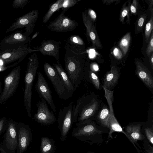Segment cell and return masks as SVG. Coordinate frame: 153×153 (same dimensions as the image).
<instances>
[{"instance_id": "obj_1", "label": "cell", "mask_w": 153, "mask_h": 153, "mask_svg": "<svg viewBox=\"0 0 153 153\" xmlns=\"http://www.w3.org/2000/svg\"><path fill=\"white\" fill-rule=\"evenodd\" d=\"M65 48L64 59L66 73L76 90L84 75L86 64L85 53L74 52L67 42Z\"/></svg>"}, {"instance_id": "obj_2", "label": "cell", "mask_w": 153, "mask_h": 153, "mask_svg": "<svg viewBox=\"0 0 153 153\" xmlns=\"http://www.w3.org/2000/svg\"><path fill=\"white\" fill-rule=\"evenodd\" d=\"M28 61L25 78V89L24 92V106L29 117L32 118L31 107L32 88L39 65L37 54L34 52L28 58Z\"/></svg>"}, {"instance_id": "obj_3", "label": "cell", "mask_w": 153, "mask_h": 153, "mask_svg": "<svg viewBox=\"0 0 153 153\" xmlns=\"http://www.w3.org/2000/svg\"><path fill=\"white\" fill-rule=\"evenodd\" d=\"M98 106V102L94 99L87 101V97L79 98L75 106L73 122L75 123L88 120L93 116Z\"/></svg>"}, {"instance_id": "obj_4", "label": "cell", "mask_w": 153, "mask_h": 153, "mask_svg": "<svg viewBox=\"0 0 153 153\" xmlns=\"http://www.w3.org/2000/svg\"><path fill=\"white\" fill-rule=\"evenodd\" d=\"M28 44L18 48L0 51V65L7 66L15 64L17 65L27 55L32 52H36Z\"/></svg>"}, {"instance_id": "obj_5", "label": "cell", "mask_w": 153, "mask_h": 153, "mask_svg": "<svg viewBox=\"0 0 153 153\" xmlns=\"http://www.w3.org/2000/svg\"><path fill=\"white\" fill-rule=\"evenodd\" d=\"M39 15L38 10H32L16 19V21L7 29L5 33L17 29L24 28V33L29 36L33 32Z\"/></svg>"}, {"instance_id": "obj_6", "label": "cell", "mask_w": 153, "mask_h": 153, "mask_svg": "<svg viewBox=\"0 0 153 153\" xmlns=\"http://www.w3.org/2000/svg\"><path fill=\"white\" fill-rule=\"evenodd\" d=\"M20 74V67L18 66L5 77L4 88L0 96V104L4 103L14 93L19 83Z\"/></svg>"}, {"instance_id": "obj_7", "label": "cell", "mask_w": 153, "mask_h": 153, "mask_svg": "<svg viewBox=\"0 0 153 153\" xmlns=\"http://www.w3.org/2000/svg\"><path fill=\"white\" fill-rule=\"evenodd\" d=\"M43 67L46 76L51 81L59 97L64 100L71 98L73 94L65 88L54 67L48 63L45 62L44 64Z\"/></svg>"}, {"instance_id": "obj_8", "label": "cell", "mask_w": 153, "mask_h": 153, "mask_svg": "<svg viewBox=\"0 0 153 153\" xmlns=\"http://www.w3.org/2000/svg\"><path fill=\"white\" fill-rule=\"evenodd\" d=\"M75 106L73 104V102H72L68 105L60 110L58 114V123L60 132V139L62 141L66 139L72 123L73 122Z\"/></svg>"}, {"instance_id": "obj_9", "label": "cell", "mask_w": 153, "mask_h": 153, "mask_svg": "<svg viewBox=\"0 0 153 153\" xmlns=\"http://www.w3.org/2000/svg\"><path fill=\"white\" fill-rule=\"evenodd\" d=\"M76 126L73 129L72 136L82 141L88 142L93 136L100 132L94 123L88 119L78 122Z\"/></svg>"}, {"instance_id": "obj_10", "label": "cell", "mask_w": 153, "mask_h": 153, "mask_svg": "<svg viewBox=\"0 0 153 153\" xmlns=\"http://www.w3.org/2000/svg\"><path fill=\"white\" fill-rule=\"evenodd\" d=\"M67 9H63L62 12L54 20L51 21L48 28L53 32H64L72 31L78 26V23L65 16Z\"/></svg>"}, {"instance_id": "obj_11", "label": "cell", "mask_w": 153, "mask_h": 153, "mask_svg": "<svg viewBox=\"0 0 153 153\" xmlns=\"http://www.w3.org/2000/svg\"><path fill=\"white\" fill-rule=\"evenodd\" d=\"M31 38L24 32L16 31L4 37L0 43V51L15 49L30 43Z\"/></svg>"}, {"instance_id": "obj_12", "label": "cell", "mask_w": 153, "mask_h": 153, "mask_svg": "<svg viewBox=\"0 0 153 153\" xmlns=\"http://www.w3.org/2000/svg\"><path fill=\"white\" fill-rule=\"evenodd\" d=\"M36 104L37 112L33 116L34 120L41 124L48 125L55 123L56 118L54 114L48 108L47 102L42 98Z\"/></svg>"}, {"instance_id": "obj_13", "label": "cell", "mask_w": 153, "mask_h": 153, "mask_svg": "<svg viewBox=\"0 0 153 153\" xmlns=\"http://www.w3.org/2000/svg\"><path fill=\"white\" fill-rule=\"evenodd\" d=\"M35 89L40 97L49 104L52 111L56 113V109L51 91L43 74L39 71L37 72V81Z\"/></svg>"}, {"instance_id": "obj_14", "label": "cell", "mask_w": 153, "mask_h": 153, "mask_svg": "<svg viewBox=\"0 0 153 153\" xmlns=\"http://www.w3.org/2000/svg\"><path fill=\"white\" fill-rule=\"evenodd\" d=\"M60 41H56L52 39L43 40L40 46L34 48L36 52L39 51L44 56H52L55 58L58 64L59 61V53L61 47Z\"/></svg>"}, {"instance_id": "obj_15", "label": "cell", "mask_w": 153, "mask_h": 153, "mask_svg": "<svg viewBox=\"0 0 153 153\" xmlns=\"http://www.w3.org/2000/svg\"><path fill=\"white\" fill-rule=\"evenodd\" d=\"M82 19L86 30L87 36L90 39L93 47L98 49L102 48L101 42L93 22L85 11L82 12Z\"/></svg>"}, {"instance_id": "obj_16", "label": "cell", "mask_w": 153, "mask_h": 153, "mask_svg": "<svg viewBox=\"0 0 153 153\" xmlns=\"http://www.w3.org/2000/svg\"><path fill=\"white\" fill-rule=\"evenodd\" d=\"M136 74L143 82L149 88L153 89V78L148 68L137 60H135Z\"/></svg>"}, {"instance_id": "obj_17", "label": "cell", "mask_w": 153, "mask_h": 153, "mask_svg": "<svg viewBox=\"0 0 153 153\" xmlns=\"http://www.w3.org/2000/svg\"><path fill=\"white\" fill-rule=\"evenodd\" d=\"M5 142L7 148L11 151H14L17 146L16 127L12 119L9 120L8 123Z\"/></svg>"}, {"instance_id": "obj_18", "label": "cell", "mask_w": 153, "mask_h": 153, "mask_svg": "<svg viewBox=\"0 0 153 153\" xmlns=\"http://www.w3.org/2000/svg\"><path fill=\"white\" fill-rule=\"evenodd\" d=\"M19 144L20 153H23L28 146L31 139L30 130L27 125H22L19 131Z\"/></svg>"}, {"instance_id": "obj_19", "label": "cell", "mask_w": 153, "mask_h": 153, "mask_svg": "<svg viewBox=\"0 0 153 153\" xmlns=\"http://www.w3.org/2000/svg\"><path fill=\"white\" fill-rule=\"evenodd\" d=\"M118 77L117 68L114 66L111 67L110 70L106 73L104 77L102 87L109 90L117 83Z\"/></svg>"}, {"instance_id": "obj_20", "label": "cell", "mask_w": 153, "mask_h": 153, "mask_svg": "<svg viewBox=\"0 0 153 153\" xmlns=\"http://www.w3.org/2000/svg\"><path fill=\"white\" fill-rule=\"evenodd\" d=\"M53 65L65 88L69 92L73 94L75 90L62 65L60 64H58L53 63Z\"/></svg>"}, {"instance_id": "obj_21", "label": "cell", "mask_w": 153, "mask_h": 153, "mask_svg": "<svg viewBox=\"0 0 153 153\" xmlns=\"http://www.w3.org/2000/svg\"><path fill=\"white\" fill-rule=\"evenodd\" d=\"M140 125H132L127 126L126 128L127 136L132 142L136 143L138 140L143 139L144 136L140 132Z\"/></svg>"}, {"instance_id": "obj_22", "label": "cell", "mask_w": 153, "mask_h": 153, "mask_svg": "<svg viewBox=\"0 0 153 153\" xmlns=\"http://www.w3.org/2000/svg\"><path fill=\"white\" fill-rule=\"evenodd\" d=\"M67 42L71 49L74 52L78 53L84 52L83 51L84 43L79 36H71L68 39Z\"/></svg>"}, {"instance_id": "obj_23", "label": "cell", "mask_w": 153, "mask_h": 153, "mask_svg": "<svg viewBox=\"0 0 153 153\" xmlns=\"http://www.w3.org/2000/svg\"><path fill=\"white\" fill-rule=\"evenodd\" d=\"M55 146L53 141L46 137L41 138L40 151L42 153H53Z\"/></svg>"}, {"instance_id": "obj_24", "label": "cell", "mask_w": 153, "mask_h": 153, "mask_svg": "<svg viewBox=\"0 0 153 153\" xmlns=\"http://www.w3.org/2000/svg\"><path fill=\"white\" fill-rule=\"evenodd\" d=\"M63 0H58L51 6L43 17V23H46L54 13L61 8V6Z\"/></svg>"}, {"instance_id": "obj_25", "label": "cell", "mask_w": 153, "mask_h": 153, "mask_svg": "<svg viewBox=\"0 0 153 153\" xmlns=\"http://www.w3.org/2000/svg\"><path fill=\"white\" fill-rule=\"evenodd\" d=\"M103 88L105 91V96L109 108L110 115L108 121L116 120V119L114 114L112 105L113 91H111L105 88Z\"/></svg>"}, {"instance_id": "obj_26", "label": "cell", "mask_w": 153, "mask_h": 153, "mask_svg": "<svg viewBox=\"0 0 153 153\" xmlns=\"http://www.w3.org/2000/svg\"><path fill=\"white\" fill-rule=\"evenodd\" d=\"M131 39L130 33L128 32L122 38L119 42V46L124 56H125L126 54L128 51Z\"/></svg>"}, {"instance_id": "obj_27", "label": "cell", "mask_w": 153, "mask_h": 153, "mask_svg": "<svg viewBox=\"0 0 153 153\" xmlns=\"http://www.w3.org/2000/svg\"><path fill=\"white\" fill-rule=\"evenodd\" d=\"M109 110L105 107L100 111L98 118L102 124L108 128V121L110 117Z\"/></svg>"}, {"instance_id": "obj_28", "label": "cell", "mask_w": 153, "mask_h": 153, "mask_svg": "<svg viewBox=\"0 0 153 153\" xmlns=\"http://www.w3.org/2000/svg\"><path fill=\"white\" fill-rule=\"evenodd\" d=\"M108 128L110 129L108 135L109 138L112 137V133L114 132H121L127 136L126 133L124 132L117 119L109 120L108 121Z\"/></svg>"}, {"instance_id": "obj_29", "label": "cell", "mask_w": 153, "mask_h": 153, "mask_svg": "<svg viewBox=\"0 0 153 153\" xmlns=\"http://www.w3.org/2000/svg\"><path fill=\"white\" fill-rule=\"evenodd\" d=\"M151 16L149 21L147 23L145 28V41L146 43H148L149 40L152 32L153 29V10L151 9Z\"/></svg>"}, {"instance_id": "obj_30", "label": "cell", "mask_w": 153, "mask_h": 153, "mask_svg": "<svg viewBox=\"0 0 153 153\" xmlns=\"http://www.w3.org/2000/svg\"><path fill=\"white\" fill-rule=\"evenodd\" d=\"M88 77L95 87L99 89L100 86V82L98 77L95 73L90 70L88 72Z\"/></svg>"}, {"instance_id": "obj_31", "label": "cell", "mask_w": 153, "mask_h": 153, "mask_svg": "<svg viewBox=\"0 0 153 153\" xmlns=\"http://www.w3.org/2000/svg\"><path fill=\"white\" fill-rule=\"evenodd\" d=\"M130 3L129 2L127 6L124 5L121 10L120 14V19L122 23L124 22L125 18L126 16H127L128 20V22L129 21V12L130 10Z\"/></svg>"}, {"instance_id": "obj_32", "label": "cell", "mask_w": 153, "mask_h": 153, "mask_svg": "<svg viewBox=\"0 0 153 153\" xmlns=\"http://www.w3.org/2000/svg\"><path fill=\"white\" fill-rule=\"evenodd\" d=\"M29 1V0H14L13 2L12 6L13 8L16 9H23Z\"/></svg>"}, {"instance_id": "obj_33", "label": "cell", "mask_w": 153, "mask_h": 153, "mask_svg": "<svg viewBox=\"0 0 153 153\" xmlns=\"http://www.w3.org/2000/svg\"><path fill=\"white\" fill-rule=\"evenodd\" d=\"M80 0H64L61 6V8L68 9L76 4Z\"/></svg>"}, {"instance_id": "obj_34", "label": "cell", "mask_w": 153, "mask_h": 153, "mask_svg": "<svg viewBox=\"0 0 153 153\" xmlns=\"http://www.w3.org/2000/svg\"><path fill=\"white\" fill-rule=\"evenodd\" d=\"M153 51V31L151 34V37L146 50V53L148 57H149Z\"/></svg>"}, {"instance_id": "obj_35", "label": "cell", "mask_w": 153, "mask_h": 153, "mask_svg": "<svg viewBox=\"0 0 153 153\" xmlns=\"http://www.w3.org/2000/svg\"><path fill=\"white\" fill-rule=\"evenodd\" d=\"M146 17V14L142 15L139 17L137 25V31L139 32L142 29Z\"/></svg>"}, {"instance_id": "obj_36", "label": "cell", "mask_w": 153, "mask_h": 153, "mask_svg": "<svg viewBox=\"0 0 153 153\" xmlns=\"http://www.w3.org/2000/svg\"><path fill=\"white\" fill-rule=\"evenodd\" d=\"M145 132L148 139L149 142L152 144L153 143V131L152 128H145Z\"/></svg>"}, {"instance_id": "obj_37", "label": "cell", "mask_w": 153, "mask_h": 153, "mask_svg": "<svg viewBox=\"0 0 153 153\" xmlns=\"http://www.w3.org/2000/svg\"><path fill=\"white\" fill-rule=\"evenodd\" d=\"M87 13L92 22H94L96 19L97 15L94 10L89 9L88 10Z\"/></svg>"}, {"instance_id": "obj_38", "label": "cell", "mask_w": 153, "mask_h": 153, "mask_svg": "<svg viewBox=\"0 0 153 153\" xmlns=\"http://www.w3.org/2000/svg\"><path fill=\"white\" fill-rule=\"evenodd\" d=\"M113 54L114 56L118 59H121L123 56L122 53L118 48H115L113 50Z\"/></svg>"}, {"instance_id": "obj_39", "label": "cell", "mask_w": 153, "mask_h": 153, "mask_svg": "<svg viewBox=\"0 0 153 153\" xmlns=\"http://www.w3.org/2000/svg\"><path fill=\"white\" fill-rule=\"evenodd\" d=\"M137 2L136 0H133L132 3L130 4V10L131 13H135L137 11Z\"/></svg>"}, {"instance_id": "obj_40", "label": "cell", "mask_w": 153, "mask_h": 153, "mask_svg": "<svg viewBox=\"0 0 153 153\" xmlns=\"http://www.w3.org/2000/svg\"><path fill=\"white\" fill-rule=\"evenodd\" d=\"M16 66H17V65L15 64H13L8 66L0 65V72L4 71L8 68H13Z\"/></svg>"}, {"instance_id": "obj_41", "label": "cell", "mask_w": 153, "mask_h": 153, "mask_svg": "<svg viewBox=\"0 0 153 153\" xmlns=\"http://www.w3.org/2000/svg\"><path fill=\"white\" fill-rule=\"evenodd\" d=\"M89 67L90 70L94 72L98 71L99 69L98 65L94 63L90 64Z\"/></svg>"}, {"instance_id": "obj_42", "label": "cell", "mask_w": 153, "mask_h": 153, "mask_svg": "<svg viewBox=\"0 0 153 153\" xmlns=\"http://www.w3.org/2000/svg\"><path fill=\"white\" fill-rule=\"evenodd\" d=\"M6 121V118L4 117L0 119V132L2 130Z\"/></svg>"}, {"instance_id": "obj_43", "label": "cell", "mask_w": 153, "mask_h": 153, "mask_svg": "<svg viewBox=\"0 0 153 153\" xmlns=\"http://www.w3.org/2000/svg\"><path fill=\"white\" fill-rule=\"evenodd\" d=\"M116 0H104L103 1V3H106V4H111L113 2L115 1Z\"/></svg>"}, {"instance_id": "obj_44", "label": "cell", "mask_w": 153, "mask_h": 153, "mask_svg": "<svg viewBox=\"0 0 153 153\" xmlns=\"http://www.w3.org/2000/svg\"><path fill=\"white\" fill-rule=\"evenodd\" d=\"M153 148L151 146H149V149L147 150V153H153Z\"/></svg>"}, {"instance_id": "obj_45", "label": "cell", "mask_w": 153, "mask_h": 153, "mask_svg": "<svg viewBox=\"0 0 153 153\" xmlns=\"http://www.w3.org/2000/svg\"><path fill=\"white\" fill-rule=\"evenodd\" d=\"M150 63L151 65L152 68L153 69V53H152L150 58Z\"/></svg>"}, {"instance_id": "obj_46", "label": "cell", "mask_w": 153, "mask_h": 153, "mask_svg": "<svg viewBox=\"0 0 153 153\" xmlns=\"http://www.w3.org/2000/svg\"><path fill=\"white\" fill-rule=\"evenodd\" d=\"M39 33L38 32H36L33 36L32 37L30 41V42L32 40L34 39L36 37L37 35L39 34Z\"/></svg>"}, {"instance_id": "obj_47", "label": "cell", "mask_w": 153, "mask_h": 153, "mask_svg": "<svg viewBox=\"0 0 153 153\" xmlns=\"http://www.w3.org/2000/svg\"><path fill=\"white\" fill-rule=\"evenodd\" d=\"M150 10L152 8V7L153 6V0H152L151 1V2H150Z\"/></svg>"}, {"instance_id": "obj_48", "label": "cell", "mask_w": 153, "mask_h": 153, "mask_svg": "<svg viewBox=\"0 0 153 153\" xmlns=\"http://www.w3.org/2000/svg\"><path fill=\"white\" fill-rule=\"evenodd\" d=\"M1 82L0 80V96L1 94Z\"/></svg>"}, {"instance_id": "obj_49", "label": "cell", "mask_w": 153, "mask_h": 153, "mask_svg": "<svg viewBox=\"0 0 153 153\" xmlns=\"http://www.w3.org/2000/svg\"><path fill=\"white\" fill-rule=\"evenodd\" d=\"M1 19H0V24H1Z\"/></svg>"}, {"instance_id": "obj_50", "label": "cell", "mask_w": 153, "mask_h": 153, "mask_svg": "<svg viewBox=\"0 0 153 153\" xmlns=\"http://www.w3.org/2000/svg\"></svg>"}, {"instance_id": "obj_51", "label": "cell", "mask_w": 153, "mask_h": 153, "mask_svg": "<svg viewBox=\"0 0 153 153\" xmlns=\"http://www.w3.org/2000/svg\"></svg>"}]
</instances>
